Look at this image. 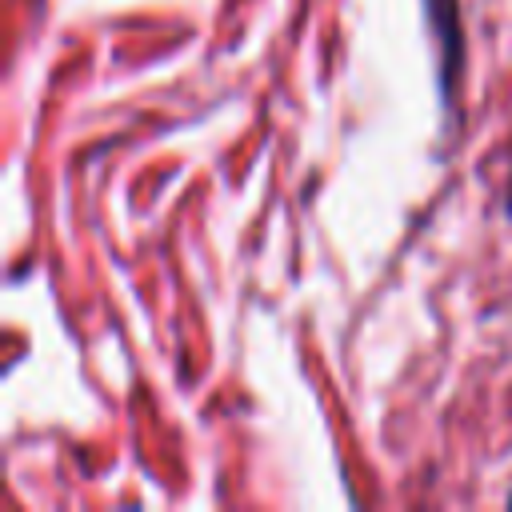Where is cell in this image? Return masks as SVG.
Here are the masks:
<instances>
[{
  "label": "cell",
  "mask_w": 512,
  "mask_h": 512,
  "mask_svg": "<svg viewBox=\"0 0 512 512\" xmlns=\"http://www.w3.org/2000/svg\"><path fill=\"white\" fill-rule=\"evenodd\" d=\"M428 16L436 28V44H440V84L444 92L456 88V72H460V16H456V0H428Z\"/></svg>",
  "instance_id": "6da1fadb"
},
{
  "label": "cell",
  "mask_w": 512,
  "mask_h": 512,
  "mask_svg": "<svg viewBox=\"0 0 512 512\" xmlns=\"http://www.w3.org/2000/svg\"><path fill=\"white\" fill-rule=\"evenodd\" d=\"M508 212H512V180H508Z\"/></svg>",
  "instance_id": "7a4b0ae2"
}]
</instances>
